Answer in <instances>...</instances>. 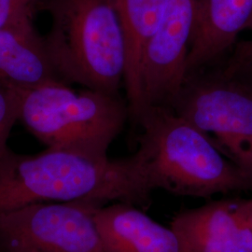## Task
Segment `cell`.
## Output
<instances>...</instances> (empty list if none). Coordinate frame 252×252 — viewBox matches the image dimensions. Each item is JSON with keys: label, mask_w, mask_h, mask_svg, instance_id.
Masks as SVG:
<instances>
[{"label": "cell", "mask_w": 252, "mask_h": 252, "mask_svg": "<svg viewBox=\"0 0 252 252\" xmlns=\"http://www.w3.org/2000/svg\"><path fill=\"white\" fill-rule=\"evenodd\" d=\"M152 191L133 155L109 159L48 148L25 155L9 149L0 159V213L38 203L143 206Z\"/></svg>", "instance_id": "cell-1"}, {"label": "cell", "mask_w": 252, "mask_h": 252, "mask_svg": "<svg viewBox=\"0 0 252 252\" xmlns=\"http://www.w3.org/2000/svg\"><path fill=\"white\" fill-rule=\"evenodd\" d=\"M129 117L120 94L76 90L63 81L19 92L18 122L48 149L106 157Z\"/></svg>", "instance_id": "cell-4"}, {"label": "cell", "mask_w": 252, "mask_h": 252, "mask_svg": "<svg viewBox=\"0 0 252 252\" xmlns=\"http://www.w3.org/2000/svg\"><path fill=\"white\" fill-rule=\"evenodd\" d=\"M36 1L39 3V5H40L41 9H45L46 5H47V2H48V0H36Z\"/></svg>", "instance_id": "cell-17"}, {"label": "cell", "mask_w": 252, "mask_h": 252, "mask_svg": "<svg viewBox=\"0 0 252 252\" xmlns=\"http://www.w3.org/2000/svg\"><path fill=\"white\" fill-rule=\"evenodd\" d=\"M246 207H247L248 216L250 219V222L252 227V199H246Z\"/></svg>", "instance_id": "cell-16"}, {"label": "cell", "mask_w": 252, "mask_h": 252, "mask_svg": "<svg viewBox=\"0 0 252 252\" xmlns=\"http://www.w3.org/2000/svg\"><path fill=\"white\" fill-rule=\"evenodd\" d=\"M247 30L252 32V19L247 27ZM234 63L243 65L251 66L252 65V39L248 42H243L237 46L234 51V55L231 58Z\"/></svg>", "instance_id": "cell-15"}, {"label": "cell", "mask_w": 252, "mask_h": 252, "mask_svg": "<svg viewBox=\"0 0 252 252\" xmlns=\"http://www.w3.org/2000/svg\"><path fill=\"white\" fill-rule=\"evenodd\" d=\"M41 9L36 0H0V28L33 21Z\"/></svg>", "instance_id": "cell-14"}, {"label": "cell", "mask_w": 252, "mask_h": 252, "mask_svg": "<svg viewBox=\"0 0 252 252\" xmlns=\"http://www.w3.org/2000/svg\"><path fill=\"white\" fill-rule=\"evenodd\" d=\"M252 19V0H197L187 60L188 77L220 62Z\"/></svg>", "instance_id": "cell-9"}, {"label": "cell", "mask_w": 252, "mask_h": 252, "mask_svg": "<svg viewBox=\"0 0 252 252\" xmlns=\"http://www.w3.org/2000/svg\"><path fill=\"white\" fill-rule=\"evenodd\" d=\"M53 81H63L33 21L0 28V83L23 92Z\"/></svg>", "instance_id": "cell-11"}, {"label": "cell", "mask_w": 252, "mask_h": 252, "mask_svg": "<svg viewBox=\"0 0 252 252\" xmlns=\"http://www.w3.org/2000/svg\"><path fill=\"white\" fill-rule=\"evenodd\" d=\"M81 203H38L0 213V252H108Z\"/></svg>", "instance_id": "cell-6"}, {"label": "cell", "mask_w": 252, "mask_h": 252, "mask_svg": "<svg viewBox=\"0 0 252 252\" xmlns=\"http://www.w3.org/2000/svg\"><path fill=\"white\" fill-rule=\"evenodd\" d=\"M94 218L108 252H184L179 235L133 204L98 207Z\"/></svg>", "instance_id": "cell-10"}, {"label": "cell", "mask_w": 252, "mask_h": 252, "mask_svg": "<svg viewBox=\"0 0 252 252\" xmlns=\"http://www.w3.org/2000/svg\"><path fill=\"white\" fill-rule=\"evenodd\" d=\"M52 25L44 36L59 76L68 84L120 94L126 40L113 0H48Z\"/></svg>", "instance_id": "cell-3"}, {"label": "cell", "mask_w": 252, "mask_h": 252, "mask_svg": "<svg viewBox=\"0 0 252 252\" xmlns=\"http://www.w3.org/2000/svg\"><path fill=\"white\" fill-rule=\"evenodd\" d=\"M135 122L142 132L133 156L152 190L206 199L252 191V179L171 108L146 107Z\"/></svg>", "instance_id": "cell-2"}, {"label": "cell", "mask_w": 252, "mask_h": 252, "mask_svg": "<svg viewBox=\"0 0 252 252\" xmlns=\"http://www.w3.org/2000/svg\"><path fill=\"white\" fill-rule=\"evenodd\" d=\"M248 74L226 65L189 75L172 109L252 180V82Z\"/></svg>", "instance_id": "cell-5"}, {"label": "cell", "mask_w": 252, "mask_h": 252, "mask_svg": "<svg viewBox=\"0 0 252 252\" xmlns=\"http://www.w3.org/2000/svg\"><path fill=\"white\" fill-rule=\"evenodd\" d=\"M196 7L197 0H168L162 21L142 54L139 70L142 110L149 106L172 108L187 81Z\"/></svg>", "instance_id": "cell-7"}, {"label": "cell", "mask_w": 252, "mask_h": 252, "mask_svg": "<svg viewBox=\"0 0 252 252\" xmlns=\"http://www.w3.org/2000/svg\"><path fill=\"white\" fill-rule=\"evenodd\" d=\"M19 92L0 83V159L8 152L12 127L18 122Z\"/></svg>", "instance_id": "cell-13"}, {"label": "cell", "mask_w": 252, "mask_h": 252, "mask_svg": "<svg viewBox=\"0 0 252 252\" xmlns=\"http://www.w3.org/2000/svg\"><path fill=\"white\" fill-rule=\"evenodd\" d=\"M184 252H252L246 199L211 201L173 218Z\"/></svg>", "instance_id": "cell-8"}, {"label": "cell", "mask_w": 252, "mask_h": 252, "mask_svg": "<svg viewBox=\"0 0 252 252\" xmlns=\"http://www.w3.org/2000/svg\"><path fill=\"white\" fill-rule=\"evenodd\" d=\"M124 30L126 49L125 88L130 117L142 110L139 70L145 47L162 21L168 0H113Z\"/></svg>", "instance_id": "cell-12"}]
</instances>
